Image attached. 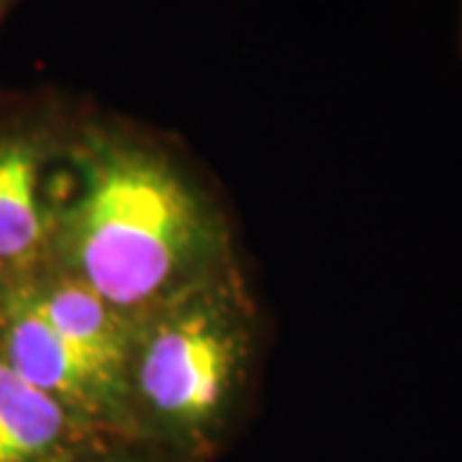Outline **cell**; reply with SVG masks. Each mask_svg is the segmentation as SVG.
Masks as SVG:
<instances>
[{
  "label": "cell",
  "instance_id": "6da1fadb",
  "mask_svg": "<svg viewBox=\"0 0 462 462\" xmlns=\"http://www.w3.org/2000/svg\"><path fill=\"white\" fill-rule=\"evenodd\" d=\"M236 263L229 203L180 136L85 98L44 267L134 321Z\"/></svg>",
  "mask_w": 462,
  "mask_h": 462
},
{
  "label": "cell",
  "instance_id": "3957f363",
  "mask_svg": "<svg viewBox=\"0 0 462 462\" xmlns=\"http://www.w3.org/2000/svg\"><path fill=\"white\" fill-rule=\"evenodd\" d=\"M85 98L60 85L0 88V291L47 263L60 178Z\"/></svg>",
  "mask_w": 462,
  "mask_h": 462
},
{
  "label": "cell",
  "instance_id": "7a4b0ae2",
  "mask_svg": "<svg viewBox=\"0 0 462 462\" xmlns=\"http://www.w3.org/2000/svg\"><path fill=\"white\" fill-rule=\"evenodd\" d=\"M267 319L245 260L132 321L124 416L132 439L218 462L254 413Z\"/></svg>",
  "mask_w": 462,
  "mask_h": 462
},
{
  "label": "cell",
  "instance_id": "5b68a950",
  "mask_svg": "<svg viewBox=\"0 0 462 462\" xmlns=\"http://www.w3.org/2000/svg\"><path fill=\"white\" fill-rule=\"evenodd\" d=\"M67 462H188L167 452L162 447L149 445L132 437H106L93 447L83 449L80 455Z\"/></svg>",
  "mask_w": 462,
  "mask_h": 462
},
{
  "label": "cell",
  "instance_id": "8992f818",
  "mask_svg": "<svg viewBox=\"0 0 462 462\" xmlns=\"http://www.w3.org/2000/svg\"><path fill=\"white\" fill-rule=\"evenodd\" d=\"M455 50L462 60V0H455Z\"/></svg>",
  "mask_w": 462,
  "mask_h": 462
},
{
  "label": "cell",
  "instance_id": "52a82bcc",
  "mask_svg": "<svg viewBox=\"0 0 462 462\" xmlns=\"http://www.w3.org/2000/svg\"><path fill=\"white\" fill-rule=\"evenodd\" d=\"M18 3H21V0H0V32H3L5 21L14 14V8H16Z\"/></svg>",
  "mask_w": 462,
  "mask_h": 462
},
{
  "label": "cell",
  "instance_id": "277c9868",
  "mask_svg": "<svg viewBox=\"0 0 462 462\" xmlns=\"http://www.w3.org/2000/svg\"><path fill=\"white\" fill-rule=\"evenodd\" d=\"M106 437L0 360V462H67Z\"/></svg>",
  "mask_w": 462,
  "mask_h": 462
}]
</instances>
